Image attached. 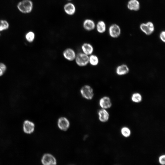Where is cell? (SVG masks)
<instances>
[{"mask_svg":"<svg viewBox=\"0 0 165 165\" xmlns=\"http://www.w3.org/2000/svg\"><path fill=\"white\" fill-rule=\"evenodd\" d=\"M89 56L83 53L80 52L77 54L75 61L76 64L80 67L87 66L89 64Z\"/></svg>","mask_w":165,"mask_h":165,"instance_id":"obj_1","label":"cell"},{"mask_svg":"<svg viewBox=\"0 0 165 165\" xmlns=\"http://www.w3.org/2000/svg\"><path fill=\"white\" fill-rule=\"evenodd\" d=\"M19 10L24 13L30 12L33 8V4L30 0H24L20 2L18 5Z\"/></svg>","mask_w":165,"mask_h":165,"instance_id":"obj_2","label":"cell"},{"mask_svg":"<svg viewBox=\"0 0 165 165\" xmlns=\"http://www.w3.org/2000/svg\"><path fill=\"white\" fill-rule=\"evenodd\" d=\"M77 53L74 49L71 48L65 49L63 52V55L65 59L70 62L75 60Z\"/></svg>","mask_w":165,"mask_h":165,"instance_id":"obj_3","label":"cell"},{"mask_svg":"<svg viewBox=\"0 0 165 165\" xmlns=\"http://www.w3.org/2000/svg\"><path fill=\"white\" fill-rule=\"evenodd\" d=\"M81 93L83 96L88 99H91L93 96V90L89 85H85L81 90Z\"/></svg>","mask_w":165,"mask_h":165,"instance_id":"obj_4","label":"cell"},{"mask_svg":"<svg viewBox=\"0 0 165 165\" xmlns=\"http://www.w3.org/2000/svg\"><path fill=\"white\" fill-rule=\"evenodd\" d=\"M140 29L143 32L147 35H151L154 30V25L151 22L141 24L140 26Z\"/></svg>","mask_w":165,"mask_h":165,"instance_id":"obj_5","label":"cell"},{"mask_svg":"<svg viewBox=\"0 0 165 165\" xmlns=\"http://www.w3.org/2000/svg\"><path fill=\"white\" fill-rule=\"evenodd\" d=\"M109 33L112 37L116 38L118 37L121 35V29L117 25L113 24L109 28Z\"/></svg>","mask_w":165,"mask_h":165,"instance_id":"obj_6","label":"cell"},{"mask_svg":"<svg viewBox=\"0 0 165 165\" xmlns=\"http://www.w3.org/2000/svg\"><path fill=\"white\" fill-rule=\"evenodd\" d=\"M81 49L83 53L89 56L93 54L94 51L93 46L89 43H83L81 46Z\"/></svg>","mask_w":165,"mask_h":165,"instance_id":"obj_7","label":"cell"},{"mask_svg":"<svg viewBox=\"0 0 165 165\" xmlns=\"http://www.w3.org/2000/svg\"><path fill=\"white\" fill-rule=\"evenodd\" d=\"M42 162L44 165H55L56 163V159L51 155H45L42 159Z\"/></svg>","mask_w":165,"mask_h":165,"instance_id":"obj_8","label":"cell"},{"mask_svg":"<svg viewBox=\"0 0 165 165\" xmlns=\"http://www.w3.org/2000/svg\"><path fill=\"white\" fill-rule=\"evenodd\" d=\"M99 104L101 107L104 109L110 108L112 105L111 99L107 96L102 98L100 101Z\"/></svg>","mask_w":165,"mask_h":165,"instance_id":"obj_9","label":"cell"},{"mask_svg":"<svg viewBox=\"0 0 165 165\" xmlns=\"http://www.w3.org/2000/svg\"><path fill=\"white\" fill-rule=\"evenodd\" d=\"M83 27L87 31H91L95 29V24L94 22L92 20L87 19L83 23Z\"/></svg>","mask_w":165,"mask_h":165,"instance_id":"obj_10","label":"cell"},{"mask_svg":"<svg viewBox=\"0 0 165 165\" xmlns=\"http://www.w3.org/2000/svg\"><path fill=\"white\" fill-rule=\"evenodd\" d=\"M35 125L33 123L29 121H26L23 124V130L25 133L30 134L34 130Z\"/></svg>","mask_w":165,"mask_h":165,"instance_id":"obj_11","label":"cell"},{"mask_svg":"<svg viewBox=\"0 0 165 165\" xmlns=\"http://www.w3.org/2000/svg\"><path fill=\"white\" fill-rule=\"evenodd\" d=\"M129 69L126 64H122L118 66L116 69L117 74L120 76L125 75L129 72Z\"/></svg>","mask_w":165,"mask_h":165,"instance_id":"obj_12","label":"cell"},{"mask_svg":"<svg viewBox=\"0 0 165 165\" xmlns=\"http://www.w3.org/2000/svg\"><path fill=\"white\" fill-rule=\"evenodd\" d=\"M64 9L65 13L69 15H73L76 11L75 5L71 3H69L66 4L64 6Z\"/></svg>","mask_w":165,"mask_h":165,"instance_id":"obj_13","label":"cell"},{"mask_svg":"<svg viewBox=\"0 0 165 165\" xmlns=\"http://www.w3.org/2000/svg\"><path fill=\"white\" fill-rule=\"evenodd\" d=\"M100 121L102 122H107L109 118V115L108 112L105 109H101L99 111L98 113Z\"/></svg>","mask_w":165,"mask_h":165,"instance_id":"obj_14","label":"cell"},{"mask_svg":"<svg viewBox=\"0 0 165 165\" xmlns=\"http://www.w3.org/2000/svg\"><path fill=\"white\" fill-rule=\"evenodd\" d=\"M58 126L60 129L66 131L69 127V122L66 118H62L60 119L59 120Z\"/></svg>","mask_w":165,"mask_h":165,"instance_id":"obj_15","label":"cell"},{"mask_svg":"<svg viewBox=\"0 0 165 165\" xmlns=\"http://www.w3.org/2000/svg\"><path fill=\"white\" fill-rule=\"evenodd\" d=\"M128 8L131 10L137 11L140 8V4L137 0H130L128 4Z\"/></svg>","mask_w":165,"mask_h":165,"instance_id":"obj_16","label":"cell"},{"mask_svg":"<svg viewBox=\"0 0 165 165\" xmlns=\"http://www.w3.org/2000/svg\"><path fill=\"white\" fill-rule=\"evenodd\" d=\"M99 63V59L96 55L92 54L89 56V64L93 67L97 66Z\"/></svg>","mask_w":165,"mask_h":165,"instance_id":"obj_17","label":"cell"},{"mask_svg":"<svg viewBox=\"0 0 165 165\" xmlns=\"http://www.w3.org/2000/svg\"><path fill=\"white\" fill-rule=\"evenodd\" d=\"M97 32L100 34L104 33L106 31V26L105 22L101 21L98 22L96 25Z\"/></svg>","mask_w":165,"mask_h":165,"instance_id":"obj_18","label":"cell"},{"mask_svg":"<svg viewBox=\"0 0 165 165\" xmlns=\"http://www.w3.org/2000/svg\"><path fill=\"white\" fill-rule=\"evenodd\" d=\"M131 99L134 102L139 103L142 101V97L140 94L139 93H135L132 96Z\"/></svg>","mask_w":165,"mask_h":165,"instance_id":"obj_19","label":"cell"},{"mask_svg":"<svg viewBox=\"0 0 165 165\" xmlns=\"http://www.w3.org/2000/svg\"><path fill=\"white\" fill-rule=\"evenodd\" d=\"M121 132L122 135L126 138L129 137L131 135V130L129 128L126 127H123L122 129Z\"/></svg>","mask_w":165,"mask_h":165,"instance_id":"obj_20","label":"cell"},{"mask_svg":"<svg viewBox=\"0 0 165 165\" xmlns=\"http://www.w3.org/2000/svg\"><path fill=\"white\" fill-rule=\"evenodd\" d=\"M9 24L5 20H0V31L6 30L9 29Z\"/></svg>","mask_w":165,"mask_h":165,"instance_id":"obj_21","label":"cell"},{"mask_svg":"<svg viewBox=\"0 0 165 165\" xmlns=\"http://www.w3.org/2000/svg\"><path fill=\"white\" fill-rule=\"evenodd\" d=\"M26 40L29 42L30 43L32 42L35 39V34L32 32H30L26 34Z\"/></svg>","mask_w":165,"mask_h":165,"instance_id":"obj_22","label":"cell"},{"mask_svg":"<svg viewBox=\"0 0 165 165\" xmlns=\"http://www.w3.org/2000/svg\"><path fill=\"white\" fill-rule=\"evenodd\" d=\"M7 67L4 64L0 63V77L3 75L6 71Z\"/></svg>","mask_w":165,"mask_h":165,"instance_id":"obj_23","label":"cell"},{"mask_svg":"<svg viewBox=\"0 0 165 165\" xmlns=\"http://www.w3.org/2000/svg\"><path fill=\"white\" fill-rule=\"evenodd\" d=\"M160 37L161 41L163 43L165 42V32L162 31L160 35Z\"/></svg>","mask_w":165,"mask_h":165,"instance_id":"obj_24","label":"cell"},{"mask_svg":"<svg viewBox=\"0 0 165 165\" xmlns=\"http://www.w3.org/2000/svg\"><path fill=\"white\" fill-rule=\"evenodd\" d=\"M159 162L162 165L165 164V155H163L161 156L159 158Z\"/></svg>","mask_w":165,"mask_h":165,"instance_id":"obj_25","label":"cell"},{"mask_svg":"<svg viewBox=\"0 0 165 165\" xmlns=\"http://www.w3.org/2000/svg\"><path fill=\"white\" fill-rule=\"evenodd\" d=\"M69 1H70V0H69Z\"/></svg>","mask_w":165,"mask_h":165,"instance_id":"obj_26","label":"cell"}]
</instances>
